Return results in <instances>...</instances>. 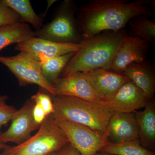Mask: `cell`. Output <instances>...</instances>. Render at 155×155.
<instances>
[{"label":"cell","mask_w":155,"mask_h":155,"mask_svg":"<svg viewBox=\"0 0 155 155\" xmlns=\"http://www.w3.org/2000/svg\"><path fill=\"white\" fill-rule=\"evenodd\" d=\"M74 2L64 1L52 21L37 31L35 36L61 43L79 44L83 38L78 28Z\"/></svg>","instance_id":"obj_5"},{"label":"cell","mask_w":155,"mask_h":155,"mask_svg":"<svg viewBox=\"0 0 155 155\" xmlns=\"http://www.w3.org/2000/svg\"><path fill=\"white\" fill-rule=\"evenodd\" d=\"M74 53H68L48 59L41 63L42 74L45 79L53 84L59 78V75L63 72Z\"/></svg>","instance_id":"obj_20"},{"label":"cell","mask_w":155,"mask_h":155,"mask_svg":"<svg viewBox=\"0 0 155 155\" xmlns=\"http://www.w3.org/2000/svg\"><path fill=\"white\" fill-rule=\"evenodd\" d=\"M94 155H116L114 154H112L108 153L101 152H99L96 153Z\"/></svg>","instance_id":"obj_28"},{"label":"cell","mask_w":155,"mask_h":155,"mask_svg":"<svg viewBox=\"0 0 155 155\" xmlns=\"http://www.w3.org/2000/svg\"><path fill=\"white\" fill-rule=\"evenodd\" d=\"M97 96L110 103L119 88L130 79L122 74L104 69L81 72Z\"/></svg>","instance_id":"obj_10"},{"label":"cell","mask_w":155,"mask_h":155,"mask_svg":"<svg viewBox=\"0 0 155 155\" xmlns=\"http://www.w3.org/2000/svg\"><path fill=\"white\" fill-rule=\"evenodd\" d=\"M143 111L134 112L140 144L149 150L155 148V103L149 100Z\"/></svg>","instance_id":"obj_16"},{"label":"cell","mask_w":155,"mask_h":155,"mask_svg":"<svg viewBox=\"0 0 155 155\" xmlns=\"http://www.w3.org/2000/svg\"><path fill=\"white\" fill-rule=\"evenodd\" d=\"M21 22L19 15L0 0V27Z\"/></svg>","instance_id":"obj_24"},{"label":"cell","mask_w":155,"mask_h":155,"mask_svg":"<svg viewBox=\"0 0 155 155\" xmlns=\"http://www.w3.org/2000/svg\"><path fill=\"white\" fill-rule=\"evenodd\" d=\"M149 101L131 81L125 83L109 103L115 112L132 113L144 108Z\"/></svg>","instance_id":"obj_13"},{"label":"cell","mask_w":155,"mask_h":155,"mask_svg":"<svg viewBox=\"0 0 155 155\" xmlns=\"http://www.w3.org/2000/svg\"><path fill=\"white\" fill-rule=\"evenodd\" d=\"M122 74L141 90L148 99H153L155 92V74L152 64L146 61L132 63L125 68Z\"/></svg>","instance_id":"obj_15"},{"label":"cell","mask_w":155,"mask_h":155,"mask_svg":"<svg viewBox=\"0 0 155 155\" xmlns=\"http://www.w3.org/2000/svg\"><path fill=\"white\" fill-rule=\"evenodd\" d=\"M41 89V91H39L31 98L33 100L35 103L39 105L48 116L54 113V104L51 94L42 89Z\"/></svg>","instance_id":"obj_23"},{"label":"cell","mask_w":155,"mask_h":155,"mask_svg":"<svg viewBox=\"0 0 155 155\" xmlns=\"http://www.w3.org/2000/svg\"><path fill=\"white\" fill-rule=\"evenodd\" d=\"M48 155H81V154L69 143L60 149L50 153Z\"/></svg>","instance_id":"obj_26"},{"label":"cell","mask_w":155,"mask_h":155,"mask_svg":"<svg viewBox=\"0 0 155 155\" xmlns=\"http://www.w3.org/2000/svg\"></svg>","instance_id":"obj_30"},{"label":"cell","mask_w":155,"mask_h":155,"mask_svg":"<svg viewBox=\"0 0 155 155\" xmlns=\"http://www.w3.org/2000/svg\"><path fill=\"white\" fill-rule=\"evenodd\" d=\"M100 152L116 155H155L154 152L143 147L139 140L110 142Z\"/></svg>","instance_id":"obj_19"},{"label":"cell","mask_w":155,"mask_h":155,"mask_svg":"<svg viewBox=\"0 0 155 155\" xmlns=\"http://www.w3.org/2000/svg\"><path fill=\"white\" fill-rule=\"evenodd\" d=\"M124 29L106 31L88 38L83 39L63 72V77L76 72L97 69L108 70L123 37Z\"/></svg>","instance_id":"obj_2"},{"label":"cell","mask_w":155,"mask_h":155,"mask_svg":"<svg viewBox=\"0 0 155 155\" xmlns=\"http://www.w3.org/2000/svg\"><path fill=\"white\" fill-rule=\"evenodd\" d=\"M18 15L21 22L29 23L38 30L42 27V19L34 11L29 0H2Z\"/></svg>","instance_id":"obj_18"},{"label":"cell","mask_w":155,"mask_h":155,"mask_svg":"<svg viewBox=\"0 0 155 155\" xmlns=\"http://www.w3.org/2000/svg\"><path fill=\"white\" fill-rule=\"evenodd\" d=\"M53 85L55 96H66L92 101L104 102L97 96L81 72L59 77Z\"/></svg>","instance_id":"obj_12"},{"label":"cell","mask_w":155,"mask_h":155,"mask_svg":"<svg viewBox=\"0 0 155 155\" xmlns=\"http://www.w3.org/2000/svg\"><path fill=\"white\" fill-rule=\"evenodd\" d=\"M69 142L51 115L46 118L38 131L20 144L3 150L2 155H48Z\"/></svg>","instance_id":"obj_4"},{"label":"cell","mask_w":155,"mask_h":155,"mask_svg":"<svg viewBox=\"0 0 155 155\" xmlns=\"http://www.w3.org/2000/svg\"><path fill=\"white\" fill-rule=\"evenodd\" d=\"M8 98L6 95H0V133L2 127L12 121L17 111L14 107L6 104Z\"/></svg>","instance_id":"obj_22"},{"label":"cell","mask_w":155,"mask_h":155,"mask_svg":"<svg viewBox=\"0 0 155 155\" xmlns=\"http://www.w3.org/2000/svg\"><path fill=\"white\" fill-rule=\"evenodd\" d=\"M34 102L30 98L17 110L8 129L0 133V143L12 142L20 144L30 137L31 134L38 129L40 125L34 120L32 110Z\"/></svg>","instance_id":"obj_9"},{"label":"cell","mask_w":155,"mask_h":155,"mask_svg":"<svg viewBox=\"0 0 155 155\" xmlns=\"http://www.w3.org/2000/svg\"><path fill=\"white\" fill-rule=\"evenodd\" d=\"M51 97L54 109L51 115L54 119L80 124L108 136V123L115 112L109 103L66 96Z\"/></svg>","instance_id":"obj_3"},{"label":"cell","mask_w":155,"mask_h":155,"mask_svg":"<svg viewBox=\"0 0 155 155\" xmlns=\"http://www.w3.org/2000/svg\"><path fill=\"white\" fill-rule=\"evenodd\" d=\"M8 145L4 144V143H0V150H4L8 146Z\"/></svg>","instance_id":"obj_29"},{"label":"cell","mask_w":155,"mask_h":155,"mask_svg":"<svg viewBox=\"0 0 155 155\" xmlns=\"http://www.w3.org/2000/svg\"><path fill=\"white\" fill-rule=\"evenodd\" d=\"M55 120L69 143L81 155H94L110 142L104 134L73 122L60 119Z\"/></svg>","instance_id":"obj_7"},{"label":"cell","mask_w":155,"mask_h":155,"mask_svg":"<svg viewBox=\"0 0 155 155\" xmlns=\"http://www.w3.org/2000/svg\"><path fill=\"white\" fill-rule=\"evenodd\" d=\"M56 2H57V1H56V0H49V1H48L47 8L46 9L45 11L44 14L42 15V17H46L47 14L48 13V11L49 9H50L51 6L53 4H54V3H55Z\"/></svg>","instance_id":"obj_27"},{"label":"cell","mask_w":155,"mask_h":155,"mask_svg":"<svg viewBox=\"0 0 155 155\" xmlns=\"http://www.w3.org/2000/svg\"><path fill=\"white\" fill-rule=\"evenodd\" d=\"M149 43L142 39L126 34L116 51L108 70L122 74L130 64L145 61Z\"/></svg>","instance_id":"obj_8"},{"label":"cell","mask_w":155,"mask_h":155,"mask_svg":"<svg viewBox=\"0 0 155 155\" xmlns=\"http://www.w3.org/2000/svg\"><path fill=\"white\" fill-rule=\"evenodd\" d=\"M80 46L79 44L61 43L34 37L17 44L16 51L28 53L36 61L42 63L48 59L75 53Z\"/></svg>","instance_id":"obj_11"},{"label":"cell","mask_w":155,"mask_h":155,"mask_svg":"<svg viewBox=\"0 0 155 155\" xmlns=\"http://www.w3.org/2000/svg\"><path fill=\"white\" fill-rule=\"evenodd\" d=\"M0 63L5 66L17 78L19 86L36 84L51 95L55 96L53 84L46 80L42 74L40 62L28 53L20 51L15 56H0Z\"/></svg>","instance_id":"obj_6"},{"label":"cell","mask_w":155,"mask_h":155,"mask_svg":"<svg viewBox=\"0 0 155 155\" xmlns=\"http://www.w3.org/2000/svg\"><path fill=\"white\" fill-rule=\"evenodd\" d=\"M32 114L35 122L40 126L48 116L42 108L38 104L35 103L32 110Z\"/></svg>","instance_id":"obj_25"},{"label":"cell","mask_w":155,"mask_h":155,"mask_svg":"<svg viewBox=\"0 0 155 155\" xmlns=\"http://www.w3.org/2000/svg\"><path fill=\"white\" fill-rule=\"evenodd\" d=\"M108 137L115 143L139 140L138 129L134 113L114 112L107 128Z\"/></svg>","instance_id":"obj_14"},{"label":"cell","mask_w":155,"mask_h":155,"mask_svg":"<svg viewBox=\"0 0 155 155\" xmlns=\"http://www.w3.org/2000/svg\"><path fill=\"white\" fill-rule=\"evenodd\" d=\"M130 35L142 39L148 43L155 41V23L146 16H139L129 21Z\"/></svg>","instance_id":"obj_21"},{"label":"cell","mask_w":155,"mask_h":155,"mask_svg":"<svg viewBox=\"0 0 155 155\" xmlns=\"http://www.w3.org/2000/svg\"><path fill=\"white\" fill-rule=\"evenodd\" d=\"M35 36V32L24 22L12 23L0 27V51L14 44H19Z\"/></svg>","instance_id":"obj_17"},{"label":"cell","mask_w":155,"mask_h":155,"mask_svg":"<svg viewBox=\"0 0 155 155\" xmlns=\"http://www.w3.org/2000/svg\"><path fill=\"white\" fill-rule=\"evenodd\" d=\"M150 1L92 0L78 9V28L82 38L106 31L124 29L131 19L139 16H153L147 6Z\"/></svg>","instance_id":"obj_1"}]
</instances>
